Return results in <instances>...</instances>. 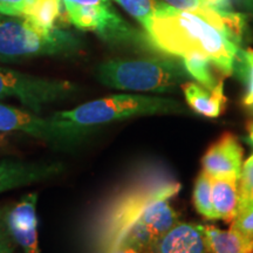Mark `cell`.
I'll list each match as a JSON object with an SVG mask.
<instances>
[{"mask_svg":"<svg viewBox=\"0 0 253 253\" xmlns=\"http://www.w3.org/2000/svg\"><path fill=\"white\" fill-rule=\"evenodd\" d=\"M143 30L151 49L181 59L201 54L210 59L224 75L233 73L240 46L197 15L156 1L154 15Z\"/></svg>","mask_w":253,"mask_h":253,"instance_id":"1","label":"cell"},{"mask_svg":"<svg viewBox=\"0 0 253 253\" xmlns=\"http://www.w3.org/2000/svg\"><path fill=\"white\" fill-rule=\"evenodd\" d=\"M181 184L166 171L148 168L113 195L100 209L90 226L94 244L101 253L118 248L130 227L155 202L177 195Z\"/></svg>","mask_w":253,"mask_h":253,"instance_id":"2","label":"cell"},{"mask_svg":"<svg viewBox=\"0 0 253 253\" xmlns=\"http://www.w3.org/2000/svg\"><path fill=\"white\" fill-rule=\"evenodd\" d=\"M82 43L72 32L46 28L31 19L0 14V62H18L42 56H72Z\"/></svg>","mask_w":253,"mask_h":253,"instance_id":"3","label":"cell"},{"mask_svg":"<svg viewBox=\"0 0 253 253\" xmlns=\"http://www.w3.org/2000/svg\"><path fill=\"white\" fill-rule=\"evenodd\" d=\"M189 77L182 61L169 58L114 59L96 68L100 84L119 90L168 93Z\"/></svg>","mask_w":253,"mask_h":253,"instance_id":"4","label":"cell"},{"mask_svg":"<svg viewBox=\"0 0 253 253\" xmlns=\"http://www.w3.org/2000/svg\"><path fill=\"white\" fill-rule=\"evenodd\" d=\"M186 113L173 99L138 94H118L82 103L73 109L56 112L55 119L82 126H99L138 116Z\"/></svg>","mask_w":253,"mask_h":253,"instance_id":"5","label":"cell"},{"mask_svg":"<svg viewBox=\"0 0 253 253\" xmlns=\"http://www.w3.org/2000/svg\"><path fill=\"white\" fill-rule=\"evenodd\" d=\"M94 130L93 126H78L54 116L42 118L30 109L0 103V132H20L56 150H75Z\"/></svg>","mask_w":253,"mask_h":253,"instance_id":"6","label":"cell"},{"mask_svg":"<svg viewBox=\"0 0 253 253\" xmlns=\"http://www.w3.org/2000/svg\"><path fill=\"white\" fill-rule=\"evenodd\" d=\"M78 91L79 87L72 81L36 77L0 66V100H17L34 113L73 99Z\"/></svg>","mask_w":253,"mask_h":253,"instance_id":"7","label":"cell"},{"mask_svg":"<svg viewBox=\"0 0 253 253\" xmlns=\"http://www.w3.org/2000/svg\"><path fill=\"white\" fill-rule=\"evenodd\" d=\"M69 21L81 31L94 32L110 43H138L148 46L144 32L136 31L115 11L110 2L79 5L62 1ZM149 47V46H148Z\"/></svg>","mask_w":253,"mask_h":253,"instance_id":"8","label":"cell"},{"mask_svg":"<svg viewBox=\"0 0 253 253\" xmlns=\"http://www.w3.org/2000/svg\"><path fill=\"white\" fill-rule=\"evenodd\" d=\"M178 223V216L168 199L155 202L135 221L121 243L134 246L142 253H151L164 233Z\"/></svg>","mask_w":253,"mask_h":253,"instance_id":"9","label":"cell"},{"mask_svg":"<svg viewBox=\"0 0 253 253\" xmlns=\"http://www.w3.org/2000/svg\"><path fill=\"white\" fill-rule=\"evenodd\" d=\"M61 162H30L5 160L0 162V194L23 186L47 182L65 172Z\"/></svg>","mask_w":253,"mask_h":253,"instance_id":"10","label":"cell"},{"mask_svg":"<svg viewBox=\"0 0 253 253\" xmlns=\"http://www.w3.org/2000/svg\"><path fill=\"white\" fill-rule=\"evenodd\" d=\"M38 194L25 195L7 210V221L12 236L24 253H41L38 233Z\"/></svg>","mask_w":253,"mask_h":253,"instance_id":"11","label":"cell"},{"mask_svg":"<svg viewBox=\"0 0 253 253\" xmlns=\"http://www.w3.org/2000/svg\"><path fill=\"white\" fill-rule=\"evenodd\" d=\"M168 5L204 19L240 46L246 28V17L238 12H220L205 0H164Z\"/></svg>","mask_w":253,"mask_h":253,"instance_id":"12","label":"cell"},{"mask_svg":"<svg viewBox=\"0 0 253 253\" xmlns=\"http://www.w3.org/2000/svg\"><path fill=\"white\" fill-rule=\"evenodd\" d=\"M203 171L211 177H237L243 170V149L237 138L225 132L214 142L202 160Z\"/></svg>","mask_w":253,"mask_h":253,"instance_id":"13","label":"cell"},{"mask_svg":"<svg viewBox=\"0 0 253 253\" xmlns=\"http://www.w3.org/2000/svg\"><path fill=\"white\" fill-rule=\"evenodd\" d=\"M151 253H208L203 225L178 221L161 237Z\"/></svg>","mask_w":253,"mask_h":253,"instance_id":"14","label":"cell"},{"mask_svg":"<svg viewBox=\"0 0 253 253\" xmlns=\"http://www.w3.org/2000/svg\"><path fill=\"white\" fill-rule=\"evenodd\" d=\"M182 89L190 108L199 115L207 118H218L220 115L226 102L223 80L218 82L212 90H209L195 82H185Z\"/></svg>","mask_w":253,"mask_h":253,"instance_id":"15","label":"cell"},{"mask_svg":"<svg viewBox=\"0 0 253 253\" xmlns=\"http://www.w3.org/2000/svg\"><path fill=\"white\" fill-rule=\"evenodd\" d=\"M212 205L216 219L232 223L238 208L239 178L237 177H211Z\"/></svg>","mask_w":253,"mask_h":253,"instance_id":"16","label":"cell"},{"mask_svg":"<svg viewBox=\"0 0 253 253\" xmlns=\"http://www.w3.org/2000/svg\"><path fill=\"white\" fill-rule=\"evenodd\" d=\"M208 253H253L248 240L233 230L223 231L211 225H203Z\"/></svg>","mask_w":253,"mask_h":253,"instance_id":"17","label":"cell"},{"mask_svg":"<svg viewBox=\"0 0 253 253\" xmlns=\"http://www.w3.org/2000/svg\"><path fill=\"white\" fill-rule=\"evenodd\" d=\"M62 5V0H36L28 6L21 17L31 19L42 27L54 28L61 14Z\"/></svg>","mask_w":253,"mask_h":253,"instance_id":"18","label":"cell"},{"mask_svg":"<svg viewBox=\"0 0 253 253\" xmlns=\"http://www.w3.org/2000/svg\"><path fill=\"white\" fill-rule=\"evenodd\" d=\"M185 71L191 78H194L199 84L209 90L214 89L218 82L212 72V65L214 63L207 56L201 54H191L182 59Z\"/></svg>","mask_w":253,"mask_h":253,"instance_id":"19","label":"cell"},{"mask_svg":"<svg viewBox=\"0 0 253 253\" xmlns=\"http://www.w3.org/2000/svg\"><path fill=\"white\" fill-rule=\"evenodd\" d=\"M233 72L244 84L245 95L243 102L246 107H250L253 103V49H238Z\"/></svg>","mask_w":253,"mask_h":253,"instance_id":"20","label":"cell"},{"mask_svg":"<svg viewBox=\"0 0 253 253\" xmlns=\"http://www.w3.org/2000/svg\"><path fill=\"white\" fill-rule=\"evenodd\" d=\"M195 208L202 216L208 219H216L212 205V191H211V176L205 171L199 173L194 189Z\"/></svg>","mask_w":253,"mask_h":253,"instance_id":"21","label":"cell"},{"mask_svg":"<svg viewBox=\"0 0 253 253\" xmlns=\"http://www.w3.org/2000/svg\"><path fill=\"white\" fill-rule=\"evenodd\" d=\"M121 7L128 12L144 27L154 15L156 0H115Z\"/></svg>","mask_w":253,"mask_h":253,"instance_id":"22","label":"cell"},{"mask_svg":"<svg viewBox=\"0 0 253 253\" xmlns=\"http://www.w3.org/2000/svg\"><path fill=\"white\" fill-rule=\"evenodd\" d=\"M253 203V162L246 161L239 178L238 208L237 212Z\"/></svg>","mask_w":253,"mask_h":253,"instance_id":"23","label":"cell"},{"mask_svg":"<svg viewBox=\"0 0 253 253\" xmlns=\"http://www.w3.org/2000/svg\"><path fill=\"white\" fill-rule=\"evenodd\" d=\"M230 229L238 232L253 248V203L237 212Z\"/></svg>","mask_w":253,"mask_h":253,"instance_id":"24","label":"cell"},{"mask_svg":"<svg viewBox=\"0 0 253 253\" xmlns=\"http://www.w3.org/2000/svg\"><path fill=\"white\" fill-rule=\"evenodd\" d=\"M7 210L0 208V253H13L17 246L8 226Z\"/></svg>","mask_w":253,"mask_h":253,"instance_id":"25","label":"cell"},{"mask_svg":"<svg viewBox=\"0 0 253 253\" xmlns=\"http://www.w3.org/2000/svg\"><path fill=\"white\" fill-rule=\"evenodd\" d=\"M33 1L36 0H0V14L13 17L23 15Z\"/></svg>","mask_w":253,"mask_h":253,"instance_id":"26","label":"cell"},{"mask_svg":"<svg viewBox=\"0 0 253 253\" xmlns=\"http://www.w3.org/2000/svg\"><path fill=\"white\" fill-rule=\"evenodd\" d=\"M211 7L216 8L220 12H231L233 11L230 0H205Z\"/></svg>","mask_w":253,"mask_h":253,"instance_id":"27","label":"cell"},{"mask_svg":"<svg viewBox=\"0 0 253 253\" xmlns=\"http://www.w3.org/2000/svg\"><path fill=\"white\" fill-rule=\"evenodd\" d=\"M110 253H142V252L138 251V250L134 248V246L128 245V244H123V243H121L118 248L114 249Z\"/></svg>","mask_w":253,"mask_h":253,"instance_id":"28","label":"cell"},{"mask_svg":"<svg viewBox=\"0 0 253 253\" xmlns=\"http://www.w3.org/2000/svg\"><path fill=\"white\" fill-rule=\"evenodd\" d=\"M62 1L73 2V4H79V5H95V4H101V2H108L109 0H62Z\"/></svg>","mask_w":253,"mask_h":253,"instance_id":"29","label":"cell"},{"mask_svg":"<svg viewBox=\"0 0 253 253\" xmlns=\"http://www.w3.org/2000/svg\"><path fill=\"white\" fill-rule=\"evenodd\" d=\"M240 5L253 15V0H239Z\"/></svg>","mask_w":253,"mask_h":253,"instance_id":"30","label":"cell"},{"mask_svg":"<svg viewBox=\"0 0 253 253\" xmlns=\"http://www.w3.org/2000/svg\"><path fill=\"white\" fill-rule=\"evenodd\" d=\"M249 141L250 143L253 144V122L250 123L249 126ZM248 162H253V154L248 158Z\"/></svg>","mask_w":253,"mask_h":253,"instance_id":"31","label":"cell"},{"mask_svg":"<svg viewBox=\"0 0 253 253\" xmlns=\"http://www.w3.org/2000/svg\"><path fill=\"white\" fill-rule=\"evenodd\" d=\"M249 108H250V110H251V113L253 114V103L251 104V106H250V107H249Z\"/></svg>","mask_w":253,"mask_h":253,"instance_id":"32","label":"cell"}]
</instances>
